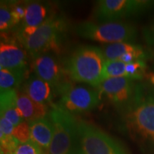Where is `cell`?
<instances>
[{"label":"cell","instance_id":"14","mask_svg":"<svg viewBox=\"0 0 154 154\" xmlns=\"http://www.w3.org/2000/svg\"><path fill=\"white\" fill-rule=\"evenodd\" d=\"M29 124L31 140L46 154L53 136V125L49 117L38 119Z\"/></svg>","mask_w":154,"mask_h":154},{"label":"cell","instance_id":"5","mask_svg":"<svg viewBox=\"0 0 154 154\" xmlns=\"http://www.w3.org/2000/svg\"><path fill=\"white\" fill-rule=\"evenodd\" d=\"M124 113L125 126L134 139L154 143V96L144 95Z\"/></svg>","mask_w":154,"mask_h":154},{"label":"cell","instance_id":"20","mask_svg":"<svg viewBox=\"0 0 154 154\" xmlns=\"http://www.w3.org/2000/svg\"><path fill=\"white\" fill-rule=\"evenodd\" d=\"M16 26L11 14L10 5L1 3L0 7V29L2 32L7 31Z\"/></svg>","mask_w":154,"mask_h":154},{"label":"cell","instance_id":"23","mask_svg":"<svg viewBox=\"0 0 154 154\" xmlns=\"http://www.w3.org/2000/svg\"><path fill=\"white\" fill-rule=\"evenodd\" d=\"M14 154H43L41 149L32 140L24 143H19Z\"/></svg>","mask_w":154,"mask_h":154},{"label":"cell","instance_id":"8","mask_svg":"<svg viewBox=\"0 0 154 154\" xmlns=\"http://www.w3.org/2000/svg\"><path fill=\"white\" fill-rule=\"evenodd\" d=\"M100 95H104L119 109L125 111L144 96L141 86L127 77H116L103 81L98 86Z\"/></svg>","mask_w":154,"mask_h":154},{"label":"cell","instance_id":"22","mask_svg":"<svg viewBox=\"0 0 154 154\" xmlns=\"http://www.w3.org/2000/svg\"><path fill=\"white\" fill-rule=\"evenodd\" d=\"M12 135L20 143H24L29 141L31 140L29 124L26 121H23L18 126L14 127Z\"/></svg>","mask_w":154,"mask_h":154},{"label":"cell","instance_id":"4","mask_svg":"<svg viewBox=\"0 0 154 154\" xmlns=\"http://www.w3.org/2000/svg\"><path fill=\"white\" fill-rule=\"evenodd\" d=\"M66 22L61 17H50L29 36L19 37L25 49L34 58L48 51L59 52Z\"/></svg>","mask_w":154,"mask_h":154},{"label":"cell","instance_id":"24","mask_svg":"<svg viewBox=\"0 0 154 154\" xmlns=\"http://www.w3.org/2000/svg\"><path fill=\"white\" fill-rule=\"evenodd\" d=\"M9 5H10L11 14H12L13 19H14V22L15 25H17L24 19L25 13H26V5H23L20 3H11Z\"/></svg>","mask_w":154,"mask_h":154},{"label":"cell","instance_id":"6","mask_svg":"<svg viewBox=\"0 0 154 154\" xmlns=\"http://www.w3.org/2000/svg\"><path fill=\"white\" fill-rule=\"evenodd\" d=\"M154 7L151 0H101L96 3L93 16L97 23L119 22L146 12Z\"/></svg>","mask_w":154,"mask_h":154},{"label":"cell","instance_id":"16","mask_svg":"<svg viewBox=\"0 0 154 154\" xmlns=\"http://www.w3.org/2000/svg\"><path fill=\"white\" fill-rule=\"evenodd\" d=\"M47 14L48 9L43 4L38 2L27 4L22 27H38L47 20Z\"/></svg>","mask_w":154,"mask_h":154},{"label":"cell","instance_id":"26","mask_svg":"<svg viewBox=\"0 0 154 154\" xmlns=\"http://www.w3.org/2000/svg\"><path fill=\"white\" fill-rule=\"evenodd\" d=\"M14 126L10 121L1 116L0 118V135L2 136H13V131L14 129Z\"/></svg>","mask_w":154,"mask_h":154},{"label":"cell","instance_id":"27","mask_svg":"<svg viewBox=\"0 0 154 154\" xmlns=\"http://www.w3.org/2000/svg\"><path fill=\"white\" fill-rule=\"evenodd\" d=\"M149 80H150V82H151L153 85H154V72L150 74Z\"/></svg>","mask_w":154,"mask_h":154},{"label":"cell","instance_id":"19","mask_svg":"<svg viewBox=\"0 0 154 154\" xmlns=\"http://www.w3.org/2000/svg\"><path fill=\"white\" fill-rule=\"evenodd\" d=\"M126 63L118 60L106 61L101 74L103 81L116 77H126Z\"/></svg>","mask_w":154,"mask_h":154},{"label":"cell","instance_id":"28","mask_svg":"<svg viewBox=\"0 0 154 154\" xmlns=\"http://www.w3.org/2000/svg\"><path fill=\"white\" fill-rule=\"evenodd\" d=\"M9 154H14V153H9Z\"/></svg>","mask_w":154,"mask_h":154},{"label":"cell","instance_id":"15","mask_svg":"<svg viewBox=\"0 0 154 154\" xmlns=\"http://www.w3.org/2000/svg\"><path fill=\"white\" fill-rule=\"evenodd\" d=\"M0 114L14 125L18 126L24 121L22 113L17 105V89L1 91L0 95Z\"/></svg>","mask_w":154,"mask_h":154},{"label":"cell","instance_id":"1","mask_svg":"<svg viewBox=\"0 0 154 154\" xmlns=\"http://www.w3.org/2000/svg\"><path fill=\"white\" fill-rule=\"evenodd\" d=\"M49 117L53 136L46 154H82L79 121L58 104L51 105Z\"/></svg>","mask_w":154,"mask_h":154},{"label":"cell","instance_id":"10","mask_svg":"<svg viewBox=\"0 0 154 154\" xmlns=\"http://www.w3.org/2000/svg\"><path fill=\"white\" fill-rule=\"evenodd\" d=\"M34 71L36 76L57 88L61 83L63 70L52 56L44 54L34 58Z\"/></svg>","mask_w":154,"mask_h":154},{"label":"cell","instance_id":"9","mask_svg":"<svg viewBox=\"0 0 154 154\" xmlns=\"http://www.w3.org/2000/svg\"><path fill=\"white\" fill-rule=\"evenodd\" d=\"M82 154H127L109 135L91 124L79 121Z\"/></svg>","mask_w":154,"mask_h":154},{"label":"cell","instance_id":"11","mask_svg":"<svg viewBox=\"0 0 154 154\" xmlns=\"http://www.w3.org/2000/svg\"><path fill=\"white\" fill-rule=\"evenodd\" d=\"M0 69L9 70H26V54L14 43L1 42Z\"/></svg>","mask_w":154,"mask_h":154},{"label":"cell","instance_id":"13","mask_svg":"<svg viewBox=\"0 0 154 154\" xmlns=\"http://www.w3.org/2000/svg\"><path fill=\"white\" fill-rule=\"evenodd\" d=\"M17 105L23 119L26 122H33L49 116V111L47 105L37 103L20 89H17Z\"/></svg>","mask_w":154,"mask_h":154},{"label":"cell","instance_id":"25","mask_svg":"<svg viewBox=\"0 0 154 154\" xmlns=\"http://www.w3.org/2000/svg\"><path fill=\"white\" fill-rule=\"evenodd\" d=\"M142 34L146 43L149 47L154 48V18L149 24L144 26Z\"/></svg>","mask_w":154,"mask_h":154},{"label":"cell","instance_id":"12","mask_svg":"<svg viewBox=\"0 0 154 154\" xmlns=\"http://www.w3.org/2000/svg\"><path fill=\"white\" fill-rule=\"evenodd\" d=\"M52 88L45 81L34 75L25 80L19 89L37 103L47 105L52 100Z\"/></svg>","mask_w":154,"mask_h":154},{"label":"cell","instance_id":"7","mask_svg":"<svg viewBox=\"0 0 154 154\" xmlns=\"http://www.w3.org/2000/svg\"><path fill=\"white\" fill-rule=\"evenodd\" d=\"M60 96L58 105L72 114L89 112L99 105V91L74 83L63 82L56 88Z\"/></svg>","mask_w":154,"mask_h":154},{"label":"cell","instance_id":"17","mask_svg":"<svg viewBox=\"0 0 154 154\" xmlns=\"http://www.w3.org/2000/svg\"><path fill=\"white\" fill-rule=\"evenodd\" d=\"M101 50L106 61L117 60L121 56L126 54L144 51V49L140 46L135 44L134 43H127V42L106 44Z\"/></svg>","mask_w":154,"mask_h":154},{"label":"cell","instance_id":"18","mask_svg":"<svg viewBox=\"0 0 154 154\" xmlns=\"http://www.w3.org/2000/svg\"><path fill=\"white\" fill-rule=\"evenodd\" d=\"M26 70H9L0 69V90L1 91L16 89L22 84Z\"/></svg>","mask_w":154,"mask_h":154},{"label":"cell","instance_id":"3","mask_svg":"<svg viewBox=\"0 0 154 154\" xmlns=\"http://www.w3.org/2000/svg\"><path fill=\"white\" fill-rule=\"evenodd\" d=\"M75 32L82 38L106 44L134 43L138 36L136 26L123 21L104 23L83 22L76 25Z\"/></svg>","mask_w":154,"mask_h":154},{"label":"cell","instance_id":"2","mask_svg":"<svg viewBox=\"0 0 154 154\" xmlns=\"http://www.w3.org/2000/svg\"><path fill=\"white\" fill-rule=\"evenodd\" d=\"M106 62L101 49L94 46L81 47L75 50L65 63V72L72 81L98 87Z\"/></svg>","mask_w":154,"mask_h":154},{"label":"cell","instance_id":"21","mask_svg":"<svg viewBox=\"0 0 154 154\" xmlns=\"http://www.w3.org/2000/svg\"><path fill=\"white\" fill-rule=\"evenodd\" d=\"M146 68L145 61H136L126 63V77L133 80L138 81L143 78Z\"/></svg>","mask_w":154,"mask_h":154}]
</instances>
